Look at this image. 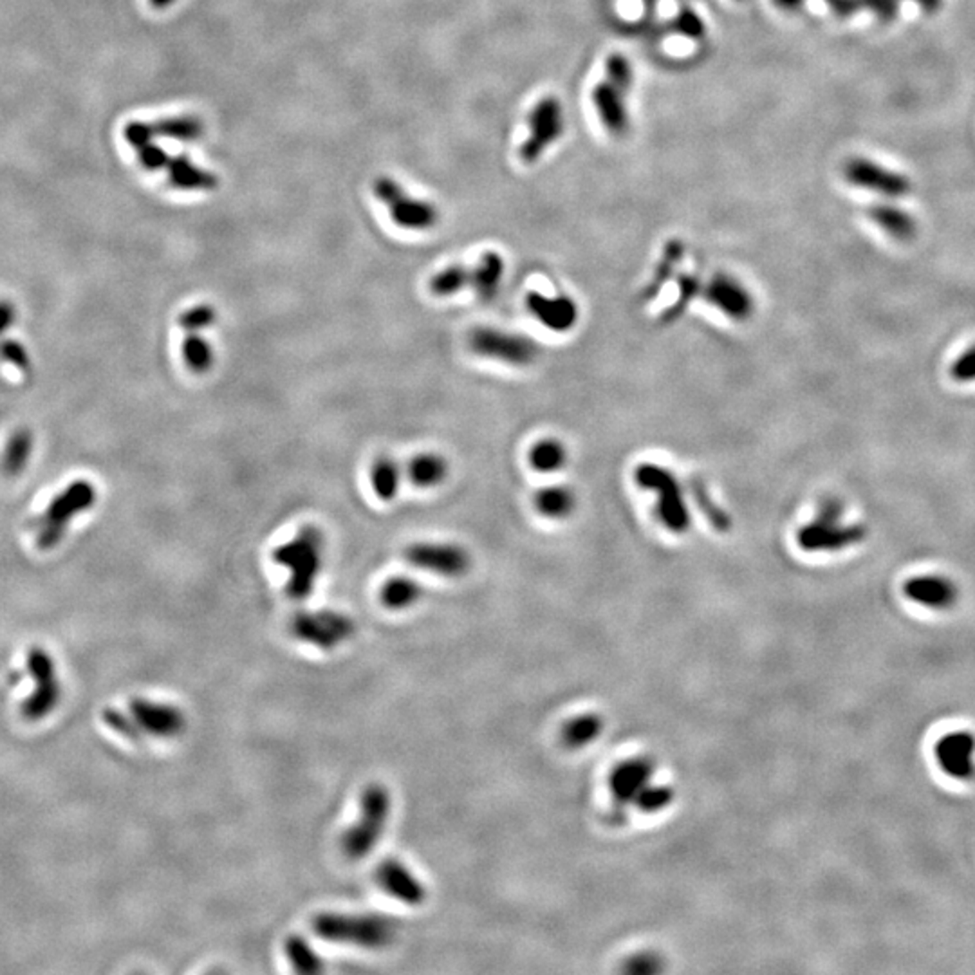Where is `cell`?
I'll list each match as a JSON object with an SVG mask.
<instances>
[{
    "label": "cell",
    "instance_id": "1",
    "mask_svg": "<svg viewBox=\"0 0 975 975\" xmlns=\"http://www.w3.org/2000/svg\"><path fill=\"white\" fill-rule=\"evenodd\" d=\"M324 535L316 526H304L290 542L273 551V561L290 571L286 593L293 600L313 594L324 564Z\"/></svg>",
    "mask_w": 975,
    "mask_h": 975
},
{
    "label": "cell",
    "instance_id": "2",
    "mask_svg": "<svg viewBox=\"0 0 975 975\" xmlns=\"http://www.w3.org/2000/svg\"><path fill=\"white\" fill-rule=\"evenodd\" d=\"M313 930L318 938L331 943L380 950L396 939L397 925L383 914L322 913L315 916Z\"/></svg>",
    "mask_w": 975,
    "mask_h": 975
},
{
    "label": "cell",
    "instance_id": "3",
    "mask_svg": "<svg viewBox=\"0 0 975 975\" xmlns=\"http://www.w3.org/2000/svg\"><path fill=\"white\" fill-rule=\"evenodd\" d=\"M390 809L392 799L385 786L369 784L364 790L358 822L347 829L341 837V851L347 858L358 862L376 849L389 823Z\"/></svg>",
    "mask_w": 975,
    "mask_h": 975
},
{
    "label": "cell",
    "instance_id": "4",
    "mask_svg": "<svg viewBox=\"0 0 975 975\" xmlns=\"http://www.w3.org/2000/svg\"><path fill=\"white\" fill-rule=\"evenodd\" d=\"M98 499L96 486L91 480H73L61 490L37 520V545L44 551L54 549L67 535L71 522L89 512Z\"/></svg>",
    "mask_w": 975,
    "mask_h": 975
},
{
    "label": "cell",
    "instance_id": "5",
    "mask_svg": "<svg viewBox=\"0 0 975 975\" xmlns=\"http://www.w3.org/2000/svg\"><path fill=\"white\" fill-rule=\"evenodd\" d=\"M635 480L642 490L656 496V515L665 529L676 535L690 529L692 517L686 506L683 486L674 471L656 463H643L636 466Z\"/></svg>",
    "mask_w": 975,
    "mask_h": 975
},
{
    "label": "cell",
    "instance_id": "6",
    "mask_svg": "<svg viewBox=\"0 0 975 975\" xmlns=\"http://www.w3.org/2000/svg\"><path fill=\"white\" fill-rule=\"evenodd\" d=\"M290 631L299 642L322 651H334L353 638L356 625L349 616L338 610H300L291 618Z\"/></svg>",
    "mask_w": 975,
    "mask_h": 975
},
{
    "label": "cell",
    "instance_id": "7",
    "mask_svg": "<svg viewBox=\"0 0 975 975\" xmlns=\"http://www.w3.org/2000/svg\"><path fill=\"white\" fill-rule=\"evenodd\" d=\"M470 349L482 358L524 367L538 358V345L533 338L494 327H475L468 336Z\"/></svg>",
    "mask_w": 975,
    "mask_h": 975
},
{
    "label": "cell",
    "instance_id": "8",
    "mask_svg": "<svg viewBox=\"0 0 975 975\" xmlns=\"http://www.w3.org/2000/svg\"><path fill=\"white\" fill-rule=\"evenodd\" d=\"M529 135L520 147V160L528 165L538 161L544 152L559 142L564 132V111L554 96H545L531 109L528 116Z\"/></svg>",
    "mask_w": 975,
    "mask_h": 975
},
{
    "label": "cell",
    "instance_id": "9",
    "mask_svg": "<svg viewBox=\"0 0 975 975\" xmlns=\"http://www.w3.org/2000/svg\"><path fill=\"white\" fill-rule=\"evenodd\" d=\"M403 556L410 566L445 578L464 577L470 569V554L455 544L417 542L408 545Z\"/></svg>",
    "mask_w": 975,
    "mask_h": 975
},
{
    "label": "cell",
    "instance_id": "10",
    "mask_svg": "<svg viewBox=\"0 0 975 975\" xmlns=\"http://www.w3.org/2000/svg\"><path fill=\"white\" fill-rule=\"evenodd\" d=\"M867 537L864 524H842L813 519L797 531V544L806 553H834L853 547Z\"/></svg>",
    "mask_w": 975,
    "mask_h": 975
},
{
    "label": "cell",
    "instance_id": "11",
    "mask_svg": "<svg viewBox=\"0 0 975 975\" xmlns=\"http://www.w3.org/2000/svg\"><path fill=\"white\" fill-rule=\"evenodd\" d=\"M28 667L37 681L35 692L26 700L22 714L28 721H40L53 712L60 701V684L54 676V663L44 649H31Z\"/></svg>",
    "mask_w": 975,
    "mask_h": 975
},
{
    "label": "cell",
    "instance_id": "12",
    "mask_svg": "<svg viewBox=\"0 0 975 975\" xmlns=\"http://www.w3.org/2000/svg\"><path fill=\"white\" fill-rule=\"evenodd\" d=\"M130 716L135 719L137 726L143 730V733L160 739L179 737L186 728L184 712L168 703H156L142 698L132 700Z\"/></svg>",
    "mask_w": 975,
    "mask_h": 975
},
{
    "label": "cell",
    "instance_id": "13",
    "mask_svg": "<svg viewBox=\"0 0 975 975\" xmlns=\"http://www.w3.org/2000/svg\"><path fill=\"white\" fill-rule=\"evenodd\" d=\"M703 291L709 304L735 322L748 320L755 311L751 293L730 274L717 273Z\"/></svg>",
    "mask_w": 975,
    "mask_h": 975
},
{
    "label": "cell",
    "instance_id": "14",
    "mask_svg": "<svg viewBox=\"0 0 975 975\" xmlns=\"http://www.w3.org/2000/svg\"><path fill=\"white\" fill-rule=\"evenodd\" d=\"M846 177L851 184L878 192L885 197H901L907 195L911 190L909 177L892 170H885L878 163L862 158L851 160L846 165Z\"/></svg>",
    "mask_w": 975,
    "mask_h": 975
},
{
    "label": "cell",
    "instance_id": "15",
    "mask_svg": "<svg viewBox=\"0 0 975 975\" xmlns=\"http://www.w3.org/2000/svg\"><path fill=\"white\" fill-rule=\"evenodd\" d=\"M654 762L649 757H636L618 764L609 777V790L618 809L635 802L638 793L651 784Z\"/></svg>",
    "mask_w": 975,
    "mask_h": 975
},
{
    "label": "cell",
    "instance_id": "16",
    "mask_svg": "<svg viewBox=\"0 0 975 975\" xmlns=\"http://www.w3.org/2000/svg\"><path fill=\"white\" fill-rule=\"evenodd\" d=\"M376 881L383 892L408 907H420L427 899L425 885L396 858H389L378 865Z\"/></svg>",
    "mask_w": 975,
    "mask_h": 975
},
{
    "label": "cell",
    "instance_id": "17",
    "mask_svg": "<svg viewBox=\"0 0 975 975\" xmlns=\"http://www.w3.org/2000/svg\"><path fill=\"white\" fill-rule=\"evenodd\" d=\"M528 311L549 331L568 332L578 322V306L568 295L545 297L538 291H529L526 297Z\"/></svg>",
    "mask_w": 975,
    "mask_h": 975
},
{
    "label": "cell",
    "instance_id": "18",
    "mask_svg": "<svg viewBox=\"0 0 975 975\" xmlns=\"http://www.w3.org/2000/svg\"><path fill=\"white\" fill-rule=\"evenodd\" d=\"M975 741L970 733L955 732L939 739L936 746L938 762L943 772L954 779L968 781L975 775Z\"/></svg>",
    "mask_w": 975,
    "mask_h": 975
},
{
    "label": "cell",
    "instance_id": "19",
    "mask_svg": "<svg viewBox=\"0 0 975 975\" xmlns=\"http://www.w3.org/2000/svg\"><path fill=\"white\" fill-rule=\"evenodd\" d=\"M631 89L610 78H603L593 89V103L596 112L610 134H623L629 127V112H627L625 96Z\"/></svg>",
    "mask_w": 975,
    "mask_h": 975
},
{
    "label": "cell",
    "instance_id": "20",
    "mask_svg": "<svg viewBox=\"0 0 975 975\" xmlns=\"http://www.w3.org/2000/svg\"><path fill=\"white\" fill-rule=\"evenodd\" d=\"M909 600L929 609H948L957 602V587L952 580L938 575L914 577L903 587Z\"/></svg>",
    "mask_w": 975,
    "mask_h": 975
},
{
    "label": "cell",
    "instance_id": "21",
    "mask_svg": "<svg viewBox=\"0 0 975 975\" xmlns=\"http://www.w3.org/2000/svg\"><path fill=\"white\" fill-rule=\"evenodd\" d=\"M389 212L396 226L405 230H414V232L432 230L439 221L438 208L434 204L427 201H420V199H412L406 193H403L396 202L389 206Z\"/></svg>",
    "mask_w": 975,
    "mask_h": 975
},
{
    "label": "cell",
    "instance_id": "22",
    "mask_svg": "<svg viewBox=\"0 0 975 975\" xmlns=\"http://www.w3.org/2000/svg\"><path fill=\"white\" fill-rule=\"evenodd\" d=\"M504 271V258L497 251L482 253L480 260L471 267V288L480 302L490 304L497 299Z\"/></svg>",
    "mask_w": 975,
    "mask_h": 975
},
{
    "label": "cell",
    "instance_id": "23",
    "mask_svg": "<svg viewBox=\"0 0 975 975\" xmlns=\"http://www.w3.org/2000/svg\"><path fill=\"white\" fill-rule=\"evenodd\" d=\"M165 172L170 186L184 192H212L219 188V177L193 165L186 156L170 158Z\"/></svg>",
    "mask_w": 975,
    "mask_h": 975
},
{
    "label": "cell",
    "instance_id": "24",
    "mask_svg": "<svg viewBox=\"0 0 975 975\" xmlns=\"http://www.w3.org/2000/svg\"><path fill=\"white\" fill-rule=\"evenodd\" d=\"M405 473L417 488H436L448 477V463L434 452L417 454L406 463Z\"/></svg>",
    "mask_w": 975,
    "mask_h": 975
},
{
    "label": "cell",
    "instance_id": "25",
    "mask_svg": "<svg viewBox=\"0 0 975 975\" xmlns=\"http://www.w3.org/2000/svg\"><path fill=\"white\" fill-rule=\"evenodd\" d=\"M869 217L876 226H880L887 235L896 241H911L916 235L914 219L892 204H876L869 208Z\"/></svg>",
    "mask_w": 975,
    "mask_h": 975
},
{
    "label": "cell",
    "instance_id": "26",
    "mask_svg": "<svg viewBox=\"0 0 975 975\" xmlns=\"http://www.w3.org/2000/svg\"><path fill=\"white\" fill-rule=\"evenodd\" d=\"M422 596V584L408 577H392L380 591V600L389 610H405L420 602Z\"/></svg>",
    "mask_w": 975,
    "mask_h": 975
},
{
    "label": "cell",
    "instance_id": "27",
    "mask_svg": "<svg viewBox=\"0 0 975 975\" xmlns=\"http://www.w3.org/2000/svg\"><path fill=\"white\" fill-rule=\"evenodd\" d=\"M183 360L193 374L210 373L216 362L212 341H208L201 331H190L183 340Z\"/></svg>",
    "mask_w": 975,
    "mask_h": 975
},
{
    "label": "cell",
    "instance_id": "28",
    "mask_svg": "<svg viewBox=\"0 0 975 975\" xmlns=\"http://www.w3.org/2000/svg\"><path fill=\"white\" fill-rule=\"evenodd\" d=\"M575 494L566 486H551L540 490L535 497V506L540 515L547 519H566L575 510Z\"/></svg>",
    "mask_w": 975,
    "mask_h": 975
},
{
    "label": "cell",
    "instance_id": "29",
    "mask_svg": "<svg viewBox=\"0 0 975 975\" xmlns=\"http://www.w3.org/2000/svg\"><path fill=\"white\" fill-rule=\"evenodd\" d=\"M371 480L373 490L380 497V501H392L401 486V468L397 461L389 455L378 457L371 468Z\"/></svg>",
    "mask_w": 975,
    "mask_h": 975
},
{
    "label": "cell",
    "instance_id": "30",
    "mask_svg": "<svg viewBox=\"0 0 975 975\" xmlns=\"http://www.w3.org/2000/svg\"><path fill=\"white\" fill-rule=\"evenodd\" d=\"M152 125H154L156 135L170 137V139H176V142H183V143L197 142V139H201L202 134H204V123H202V119H199L195 116L163 118V119L154 121Z\"/></svg>",
    "mask_w": 975,
    "mask_h": 975
},
{
    "label": "cell",
    "instance_id": "31",
    "mask_svg": "<svg viewBox=\"0 0 975 975\" xmlns=\"http://www.w3.org/2000/svg\"><path fill=\"white\" fill-rule=\"evenodd\" d=\"M33 445H35V443H33V434H31V430H28V429L17 430V432L10 438V441H8L6 448H4V455H3V471H4L6 475H10V477L20 475V473L26 470L29 459H31Z\"/></svg>",
    "mask_w": 975,
    "mask_h": 975
},
{
    "label": "cell",
    "instance_id": "32",
    "mask_svg": "<svg viewBox=\"0 0 975 975\" xmlns=\"http://www.w3.org/2000/svg\"><path fill=\"white\" fill-rule=\"evenodd\" d=\"M568 463V450L559 439H542L529 452V464L538 473L561 471Z\"/></svg>",
    "mask_w": 975,
    "mask_h": 975
},
{
    "label": "cell",
    "instance_id": "33",
    "mask_svg": "<svg viewBox=\"0 0 975 975\" xmlns=\"http://www.w3.org/2000/svg\"><path fill=\"white\" fill-rule=\"evenodd\" d=\"M602 730H603V721H602L600 716L584 714V716H578V717L571 719L569 723H566V726L562 728V742L568 748L578 750V748H584V746L591 744L593 741H596L600 737Z\"/></svg>",
    "mask_w": 975,
    "mask_h": 975
},
{
    "label": "cell",
    "instance_id": "34",
    "mask_svg": "<svg viewBox=\"0 0 975 975\" xmlns=\"http://www.w3.org/2000/svg\"><path fill=\"white\" fill-rule=\"evenodd\" d=\"M683 251H684V246H683L681 241L672 239V241L667 242V246L663 250V257H661V260H660V264H658V267H656V271L651 278V283L643 290V297L654 299L663 290V286L672 278L676 266L683 258Z\"/></svg>",
    "mask_w": 975,
    "mask_h": 975
},
{
    "label": "cell",
    "instance_id": "35",
    "mask_svg": "<svg viewBox=\"0 0 975 975\" xmlns=\"http://www.w3.org/2000/svg\"><path fill=\"white\" fill-rule=\"evenodd\" d=\"M468 286H471V267L464 264H452L436 273L430 281V291L441 299L452 297Z\"/></svg>",
    "mask_w": 975,
    "mask_h": 975
},
{
    "label": "cell",
    "instance_id": "36",
    "mask_svg": "<svg viewBox=\"0 0 975 975\" xmlns=\"http://www.w3.org/2000/svg\"><path fill=\"white\" fill-rule=\"evenodd\" d=\"M286 955L291 968L299 973H320L325 964L324 959L313 950V946L302 936H291L286 941Z\"/></svg>",
    "mask_w": 975,
    "mask_h": 975
},
{
    "label": "cell",
    "instance_id": "37",
    "mask_svg": "<svg viewBox=\"0 0 975 975\" xmlns=\"http://www.w3.org/2000/svg\"><path fill=\"white\" fill-rule=\"evenodd\" d=\"M897 0H837L831 10L839 17H851L858 12H871L881 20H892L897 15Z\"/></svg>",
    "mask_w": 975,
    "mask_h": 975
},
{
    "label": "cell",
    "instance_id": "38",
    "mask_svg": "<svg viewBox=\"0 0 975 975\" xmlns=\"http://www.w3.org/2000/svg\"><path fill=\"white\" fill-rule=\"evenodd\" d=\"M677 288H679L677 300L665 311V315L661 318L665 324L676 322L686 311L690 302L701 295L703 283L700 281L698 276H693V274H681L679 281H677Z\"/></svg>",
    "mask_w": 975,
    "mask_h": 975
},
{
    "label": "cell",
    "instance_id": "39",
    "mask_svg": "<svg viewBox=\"0 0 975 975\" xmlns=\"http://www.w3.org/2000/svg\"><path fill=\"white\" fill-rule=\"evenodd\" d=\"M690 490H692V496H693L695 504L700 506V510L705 513V517H707L709 522L714 526V529H717V531H728L730 526H732V520H730V517H728V515L712 501V497H710V494H709V490H707L705 482H701V480H693L692 486H690Z\"/></svg>",
    "mask_w": 975,
    "mask_h": 975
},
{
    "label": "cell",
    "instance_id": "40",
    "mask_svg": "<svg viewBox=\"0 0 975 975\" xmlns=\"http://www.w3.org/2000/svg\"><path fill=\"white\" fill-rule=\"evenodd\" d=\"M674 788L670 786H665V784H660V786H652V784H647L640 793L638 797L635 799V806L643 811V813H658L665 807H668L674 800Z\"/></svg>",
    "mask_w": 975,
    "mask_h": 975
},
{
    "label": "cell",
    "instance_id": "41",
    "mask_svg": "<svg viewBox=\"0 0 975 975\" xmlns=\"http://www.w3.org/2000/svg\"><path fill=\"white\" fill-rule=\"evenodd\" d=\"M216 320H217V311H216L214 306L197 304V306H192V307L184 309L179 315L177 324L184 332H190V331L210 329L216 324Z\"/></svg>",
    "mask_w": 975,
    "mask_h": 975
},
{
    "label": "cell",
    "instance_id": "42",
    "mask_svg": "<svg viewBox=\"0 0 975 975\" xmlns=\"http://www.w3.org/2000/svg\"><path fill=\"white\" fill-rule=\"evenodd\" d=\"M672 28L674 31L692 40H703L707 35V28L701 17L693 10H690V6H684V4L681 6L677 17L672 20Z\"/></svg>",
    "mask_w": 975,
    "mask_h": 975
},
{
    "label": "cell",
    "instance_id": "43",
    "mask_svg": "<svg viewBox=\"0 0 975 975\" xmlns=\"http://www.w3.org/2000/svg\"><path fill=\"white\" fill-rule=\"evenodd\" d=\"M0 362L13 365L20 373H28L31 369V358L26 345L12 338H0Z\"/></svg>",
    "mask_w": 975,
    "mask_h": 975
},
{
    "label": "cell",
    "instance_id": "44",
    "mask_svg": "<svg viewBox=\"0 0 975 975\" xmlns=\"http://www.w3.org/2000/svg\"><path fill=\"white\" fill-rule=\"evenodd\" d=\"M103 721L118 733H121L123 737L130 739V741H142L143 739V730L137 726L135 719L132 716H127L119 710H114V709H107L103 710Z\"/></svg>",
    "mask_w": 975,
    "mask_h": 975
},
{
    "label": "cell",
    "instance_id": "45",
    "mask_svg": "<svg viewBox=\"0 0 975 975\" xmlns=\"http://www.w3.org/2000/svg\"><path fill=\"white\" fill-rule=\"evenodd\" d=\"M123 137L134 151H139L142 147L152 143V139L156 137L154 125L149 121H130L123 128Z\"/></svg>",
    "mask_w": 975,
    "mask_h": 975
},
{
    "label": "cell",
    "instance_id": "46",
    "mask_svg": "<svg viewBox=\"0 0 975 975\" xmlns=\"http://www.w3.org/2000/svg\"><path fill=\"white\" fill-rule=\"evenodd\" d=\"M135 154L139 163H142V167L147 172H161L167 168L170 161V156L160 145H154V143L142 147L139 151H135Z\"/></svg>",
    "mask_w": 975,
    "mask_h": 975
},
{
    "label": "cell",
    "instance_id": "47",
    "mask_svg": "<svg viewBox=\"0 0 975 975\" xmlns=\"http://www.w3.org/2000/svg\"><path fill=\"white\" fill-rule=\"evenodd\" d=\"M950 376L959 383H970L975 381V345L966 349L950 369Z\"/></svg>",
    "mask_w": 975,
    "mask_h": 975
},
{
    "label": "cell",
    "instance_id": "48",
    "mask_svg": "<svg viewBox=\"0 0 975 975\" xmlns=\"http://www.w3.org/2000/svg\"><path fill=\"white\" fill-rule=\"evenodd\" d=\"M623 970H625V971H629V973H638V975L643 973V975H647V973L661 971V970H663V963H661V959H660L658 955H654V954H640V955H635V957H631L629 961H627L625 966H623Z\"/></svg>",
    "mask_w": 975,
    "mask_h": 975
},
{
    "label": "cell",
    "instance_id": "49",
    "mask_svg": "<svg viewBox=\"0 0 975 975\" xmlns=\"http://www.w3.org/2000/svg\"><path fill=\"white\" fill-rule=\"evenodd\" d=\"M403 193H406L401 184L397 181H394L392 177H387V176H381L374 181V195L387 206H390L392 202H396Z\"/></svg>",
    "mask_w": 975,
    "mask_h": 975
},
{
    "label": "cell",
    "instance_id": "50",
    "mask_svg": "<svg viewBox=\"0 0 975 975\" xmlns=\"http://www.w3.org/2000/svg\"><path fill=\"white\" fill-rule=\"evenodd\" d=\"M844 515V503L837 497H825L818 503L816 519L827 522H840Z\"/></svg>",
    "mask_w": 975,
    "mask_h": 975
},
{
    "label": "cell",
    "instance_id": "51",
    "mask_svg": "<svg viewBox=\"0 0 975 975\" xmlns=\"http://www.w3.org/2000/svg\"><path fill=\"white\" fill-rule=\"evenodd\" d=\"M17 320V307L10 300H0V338L13 327Z\"/></svg>",
    "mask_w": 975,
    "mask_h": 975
},
{
    "label": "cell",
    "instance_id": "52",
    "mask_svg": "<svg viewBox=\"0 0 975 975\" xmlns=\"http://www.w3.org/2000/svg\"><path fill=\"white\" fill-rule=\"evenodd\" d=\"M774 3H775L779 8H782V10H795V8H799V6L804 3V0H774ZM825 3H827L829 6H832L834 3H837V0H825Z\"/></svg>",
    "mask_w": 975,
    "mask_h": 975
},
{
    "label": "cell",
    "instance_id": "53",
    "mask_svg": "<svg viewBox=\"0 0 975 975\" xmlns=\"http://www.w3.org/2000/svg\"><path fill=\"white\" fill-rule=\"evenodd\" d=\"M914 3H918L925 12L934 13V12H938V10L941 8L943 0H914Z\"/></svg>",
    "mask_w": 975,
    "mask_h": 975
},
{
    "label": "cell",
    "instance_id": "54",
    "mask_svg": "<svg viewBox=\"0 0 975 975\" xmlns=\"http://www.w3.org/2000/svg\"><path fill=\"white\" fill-rule=\"evenodd\" d=\"M174 3H176V0H149V4H151L154 10H167V8H170Z\"/></svg>",
    "mask_w": 975,
    "mask_h": 975
}]
</instances>
